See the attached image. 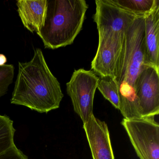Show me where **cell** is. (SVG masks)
<instances>
[{
    "instance_id": "1",
    "label": "cell",
    "mask_w": 159,
    "mask_h": 159,
    "mask_svg": "<svg viewBox=\"0 0 159 159\" xmlns=\"http://www.w3.org/2000/svg\"><path fill=\"white\" fill-rule=\"evenodd\" d=\"M63 97L60 83L51 72L41 49L34 51L29 62H19L11 104L47 113L58 108Z\"/></svg>"
},
{
    "instance_id": "2",
    "label": "cell",
    "mask_w": 159,
    "mask_h": 159,
    "mask_svg": "<svg viewBox=\"0 0 159 159\" xmlns=\"http://www.w3.org/2000/svg\"><path fill=\"white\" fill-rule=\"evenodd\" d=\"M88 8L84 0H47L44 24L37 33L44 48L55 50L73 43Z\"/></svg>"
},
{
    "instance_id": "3",
    "label": "cell",
    "mask_w": 159,
    "mask_h": 159,
    "mask_svg": "<svg viewBox=\"0 0 159 159\" xmlns=\"http://www.w3.org/2000/svg\"><path fill=\"white\" fill-rule=\"evenodd\" d=\"M144 16H138L125 31L116 62L115 78L121 100H132L137 97L135 81L144 65L145 56Z\"/></svg>"
},
{
    "instance_id": "4",
    "label": "cell",
    "mask_w": 159,
    "mask_h": 159,
    "mask_svg": "<svg viewBox=\"0 0 159 159\" xmlns=\"http://www.w3.org/2000/svg\"><path fill=\"white\" fill-rule=\"evenodd\" d=\"M139 159H159V125L154 117L122 120Z\"/></svg>"
},
{
    "instance_id": "5",
    "label": "cell",
    "mask_w": 159,
    "mask_h": 159,
    "mask_svg": "<svg viewBox=\"0 0 159 159\" xmlns=\"http://www.w3.org/2000/svg\"><path fill=\"white\" fill-rule=\"evenodd\" d=\"M99 78L92 70H75L66 84L68 95L71 98L74 111L84 123L93 113L94 98Z\"/></svg>"
},
{
    "instance_id": "6",
    "label": "cell",
    "mask_w": 159,
    "mask_h": 159,
    "mask_svg": "<svg viewBox=\"0 0 159 159\" xmlns=\"http://www.w3.org/2000/svg\"><path fill=\"white\" fill-rule=\"evenodd\" d=\"M94 21L98 35H123L139 16L115 3L113 0H96Z\"/></svg>"
},
{
    "instance_id": "7",
    "label": "cell",
    "mask_w": 159,
    "mask_h": 159,
    "mask_svg": "<svg viewBox=\"0 0 159 159\" xmlns=\"http://www.w3.org/2000/svg\"><path fill=\"white\" fill-rule=\"evenodd\" d=\"M141 118L159 114V70L143 65L134 84Z\"/></svg>"
},
{
    "instance_id": "8",
    "label": "cell",
    "mask_w": 159,
    "mask_h": 159,
    "mask_svg": "<svg viewBox=\"0 0 159 159\" xmlns=\"http://www.w3.org/2000/svg\"><path fill=\"white\" fill-rule=\"evenodd\" d=\"M124 34L98 35V47L91 63V69L100 77L111 76L115 78L116 62Z\"/></svg>"
},
{
    "instance_id": "9",
    "label": "cell",
    "mask_w": 159,
    "mask_h": 159,
    "mask_svg": "<svg viewBox=\"0 0 159 159\" xmlns=\"http://www.w3.org/2000/svg\"><path fill=\"white\" fill-rule=\"evenodd\" d=\"M93 159H115L107 125L93 114L83 124Z\"/></svg>"
},
{
    "instance_id": "10",
    "label": "cell",
    "mask_w": 159,
    "mask_h": 159,
    "mask_svg": "<svg viewBox=\"0 0 159 159\" xmlns=\"http://www.w3.org/2000/svg\"><path fill=\"white\" fill-rule=\"evenodd\" d=\"M145 46L144 65L159 70V0L145 15Z\"/></svg>"
},
{
    "instance_id": "11",
    "label": "cell",
    "mask_w": 159,
    "mask_h": 159,
    "mask_svg": "<svg viewBox=\"0 0 159 159\" xmlns=\"http://www.w3.org/2000/svg\"><path fill=\"white\" fill-rule=\"evenodd\" d=\"M16 5L24 27L32 33L39 32L44 24L47 0H18Z\"/></svg>"
},
{
    "instance_id": "12",
    "label": "cell",
    "mask_w": 159,
    "mask_h": 159,
    "mask_svg": "<svg viewBox=\"0 0 159 159\" xmlns=\"http://www.w3.org/2000/svg\"><path fill=\"white\" fill-rule=\"evenodd\" d=\"M97 88L106 99L115 108L119 110V86L115 78L111 76L100 77Z\"/></svg>"
},
{
    "instance_id": "13",
    "label": "cell",
    "mask_w": 159,
    "mask_h": 159,
    "mask_svg": "<svg viewBox=\"0 0 159 159\" xmlns=\"http://www.w3.org/2000/svg\"><path fill=\"white\" fill-rule=\"evenodd\" d=\"M15 132L13 121L8 116L0 114V154L15 145Z\"/></svg>"
},
{
    "instance_id": "14",
    "label": "cell",
    "mask_w": 159,
    "mask_h": 159,
    "mask_svg": "<svg viewBox=\"0 0 159 159\" xmlns=\"http://www.w3.org/2000/svg\"><path fill=\"white\" fill-rule=\"evenodd\" d=\"M116 4L138 15H145L152 10L155 0H113Z\"/></svg>"
},
{
    "instance_id": "15",
    "label": "cell",
    "mask_w": 159,
    "mask_h": 159,
    "mask_svg": "<svg viewBox=\"0 0 159 159\" xmlns=\"http://www.w3.org/2000/svg\"><path fill=\"white\" fill-rule=\"evenodd\" d=\"M14 66L11 64L0 66V98L6 94L14 77Z\"/></svg>"
},
{
    "instance_id": "16",
    "label": "cell",
    "mask_w": 159,
    "mask_h": 159,
    "mask_svg": "<svg viewBox=\"0 0 159 159\" xmlns=\"http://www.w3.org/2000/svg\"><path fill=\"white\" fill-rule=\"evenodd\" d=\"M0 159H29L15 144L6 151L0 154Z\"/></svg>"
},
{
    "instance_id": "17",
    "label": "cell",
    "mask_w": 159,
    "mask_h": 159,
    "mask_svg": "<svg viewBox=\"0 0 159 159\" xmlns=\"http://www.w3.org/2000/svg\"><path fill=\"white\" fill-rule=\"evenodd\" d=\"M7 62V58L4 55L0 54V66H4Z\"/></svg>"
}]
</instances>
